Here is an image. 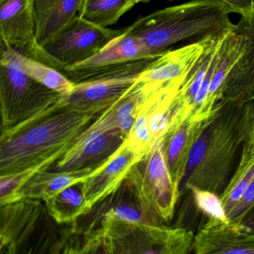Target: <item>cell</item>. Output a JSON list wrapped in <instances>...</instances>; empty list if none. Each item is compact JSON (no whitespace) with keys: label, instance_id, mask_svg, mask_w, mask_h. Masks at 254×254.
Masks as SVG:
<instances>
[{"label":"cell","instance_id":"obj_10","mask_svg":"<svg viewBox=\"0 0 254 254\" xmlns=\"http://www.w3.org/2000/svg\"><path fill=\"white\" fill-rule=\"evenodd\" d=\"M0 38L1 44L53 67L37 41L35 0H0Z\"/></svg>","mask_w":254,"mask_h":254},{"label":"cell","instance_id":"obj_19","mask_svg":"<svg viewBox=\"0 0 254 254\" xmlns=\"http://www.w3.org/2000/svg\"><path fill=\"white\" fill-rule=\"evenodd\" d=\"M82 0H35V35L41 47L78 15Z\"/></svg>","mask_w":254,"mask_h":254},{"label":"cell","instance_id":"obj_23","mask_svg":"<svg viewBox=\"0 0 254 254\" xmlns=\"http://www.w3.org/2000/svg\"><path fill=\"white\" fill-rule=\"evenodd\" d=\"M16 56L24 72L35 81L63 96L72 91L76 83L64 73L16 50Z\"/></svg>","mask_w":254,"mask_h":254},{"label":"cell","instance_id":"obj_15","mask_svg":"<svg viewBox=\"0 0 254 254\" xmlns=\"http://www.w3.org/2000/svg\"><path fill=\"white\" fill-rule=\"evenodd\" d=\"M43 207L38 199L24 198L1 206L0 248L2 254H15L30 236Z\"/></svg>","mask_w":254,"mask_h":254},{"label":"cell","instance_id":"obj_29","mask_svg":"<svg viewBox=\"0 0 254 254\" xmlns=\"http://www.w3.org/2000/svg\"><path fill=\"white\" fill-rule=\"evenodd\" d=\"M251 133L254 136V102H251Z\"/></svg>","mask_w":254,"mask_h":254},{"label":"cell","instance_id":"obj_24","mask_svg":"<svg viewBox=\"0 0 254 254\" xmlns=\"http://www.w3.org/2000/svg\"><path fill=\"white\" fill-rule=\"evenodd\" d=\"M147 94L146 87L136 81V84L126 95L114 104L117 126L126 137L133 127Z\"/></svg>","mask_w":254,"mask_h":254},{"label":"cell","instance_id":"obj_28","mask_svg":"<svg viewBox=\"0 0 254 254\" xmlns=\"http://www.w3.org/2000/svg\"><path fill=\"white\" fill-rule=\"evenodd\" d=\"M242 224L249 229L251 233L254 234V208L241 221Z\"/></svg>","mask_w":254,"mask_h":254},{"label":"cell","instance_id":"obj_26","mask_svg":"<svg viewBox=\"0 0 254 254\" xmlns=\"http://www.w3.org/2000/svg\"><path fill=\"white\" fill-rule=\"evenodd\" d=\"M254 208V178L244 194L239 203L229 214L228 218L235 222L240 223Z\"/></svg>","mask_w":254,"mask_h":254},{"label":"cell","instance_id":"obj_13","mask_svg":"<svg viewBox=\"0 0 254 254\" xmlns=\"http://www.w3.org/2000/svg\"><path fill=\"white\" fill-rule=\"evenodd\" d=\"M143 157L123 144L106 162L82 182L86 214L120 188L132 167Z\"/></svg>","mask_w":254,"mask_h":254},{"label":"cell","instance_id":"obj_8","mask_svg":"<svg viewBox=\"0 0 254 254\" xmlns=\"http://www.w3.org/2000/svg\"><path fill=\"white\" fill-rule=\"evenodd\" d=\"M126 138L117 126L113 105L77 136L64 155L50 169L74 172L97 169L125 143Z\"/></svg>","mask_w":254,"mask_h":254},{"label":"cell","instance_id":"obj_14","mask_svg":"<svg viewBox=\"0 0 254 254\" xmlns=\"http://www.w3.org/2000/svg\"><path fill=\"white\" fill-rule=\"evenodd\" d=\"M209 36L181 48L166 50L140 72L138 82L161 85L185 77L203 53Z\"/></svg>","mask_w":254,"mask_h":254},{"label":"cell","instance_id":"obj_17","mask_svg":"<svg viewBox=\"0 0 254 254\" xmlns=\"http://www.w3.org/2000/svg\"><path fill=\"white\" fill-rule=\"evenodd\" d=\"M96 169H86L74 172H57L51 169L41 171L32 175L23 184L9 203L24 198L38 199L44 201L66 187L85 181Z\"/></svg>","mask_w":254,"mask_h":254},{"label":"cell","instance_id":"obj_6","mask_svg":"<svg viewBox=\"0 0 254 254\" xmlns=\"http://www.w3.org/2000/svg\"><path fill=\"white\" fill-rule=\"evenodd\" d=\"M126 180L147 210L165 222L172 219L181 191L166 163L164 137L132 167Z\"/></svg>","mask_w":254,"mask_h":254},{"label":"cell","instance_id":"obj_3","mask_svg":"<svg viewBox=\"0 0 254 254\" xmlns=\"http://www.w3.org/2000/svg\"><path fill=\"white\" fill-rule=\"evenodd\" d=\"M232 13L220 0H190L141 17L126 31L139 38L153 54L160 56L177 43L195 42L233 27Z\"/></svg>","mask_w":254,"mask_h":254},{"label":"cell","instance_id":"obj_21","mask_svg":"<svg viewBox=\"0 0 254 254\" xmlns=\"http://www.w3.org/2000/svg\"><path fill=\"white\" fill-rule=\"evenodd\" d=\"M44 202L49 215L58 224H69L86 215L82 182L66 187Z\"/></svg>","mask_w":254,"mask_h":254},{"label":"cell","instance_id":"obj_2","mask_svg":"<svg viewBox=\"0 0 254 254\" xmlns=\"http://www.w3.org/2000/svg\"><path fill=\"white\" fill-rule=\"evenodd\" d=\"M102 113L61 110L0 141V176L18 173L23 187L35 173L51 169Z\"/></svg>","mask_w":254,"mask_h":254},{"label":"cell","instance_id":"obj_25","mask_svg":"<svg viewBox=\"0 0 254 254\" xmlns=\"http://www.w3.org/2000/svg\"><path fill=\"white\" fill-rule=\"evenodd\" d=\"M192 193L194 203L200 212L209 218H216L223 221H230L220 196L212 191L191 187L188 189Z\"/></svg>","mask_w":254,"mask_h":254},{"label":"cell","instance_id":"obj_7","mask_svg":"<svg viewBox=\"0 0 254 254\" xmlns=\"http://www.w3.org/2000/svg\"><path fill=\"white\" fill-rule=\"evenodd\" d=\"M158 56L125 28L124 33L113 39L97 54L62 72L75 83L119 74H138Z\"/></svg>","mask_w":254,"mask_h":254},{"label":"cell","instance_id":"obj_9","mask_svg":"<svg viewBox=\"0 0 254 254\" xmlns=\"http://www.w3.org/2000/svg\"><path fill=\"white\" fill-rule=\"evenodd\" d=\"M124 32L125 29L97 26L77 15L50 38L43 49L53 67L63 72L66 68L88 60Z\"/></svg>","mask_w":254,"mask_h":254},{"label":"cell","instance_id":"obj_27","mask_svg":"<svg viewBox=\"0 0 254 254\" xmlns=\"http://www.w3.org/2000/svg\"><path fill=\"white\" fill-rule=\"evenodd\" d=\"M170 2L178 0H169ZM231 8L233 13L239 14L245 20H254V0H220Z\"/></svg>","mask_w":254,"mask_h":254},{"label":"cell","instance_id":"obj_5","mask_svg":"<svg viewBox=\"0 0 254 254\" xmlns=\"http://www.w3.org/2000/svg\"><path fill=\"white\" fill-rule=\"evenodd\" d=\"M103 218L91 242L103 247L105 253L178 254L184 248V232L179 227Z\"/></svg>","mask_w":254,"mask_h":254},{"label":"cell","instance_id":"obj_16","mask_svg":"<svg viewBox=\"0 0 254 254\" xmlns=\"http://www.w3.org/2000/svg\"><path fill=\"white\" fill-rule=\"evenodd\" d=\"M237 26L247 38L243 56L229 72L221 102L244 105L254 102V20L241 18Z\"/></svg>","mask_w":254,"mask_h":254},{"label":"cell","instance_id":"obj_4","mask_svg":"<svg viewBox=\"0 0 254 254\" xmlns=\"http://www.w3.org/2000/svg\"><path fill=\"white\" fill-rule=\"evenodd\" d=\"M0 103L5 140L64 109V96L31 78L20 66L16 50L1 44Z\"/></svg>","mask_w":254,"mask_h":254},{"label":"cell","instance_id":"obj_22","mask_svg":"<svg viewBox=\"0 0 254 254\" xmlns=\"http://www.w3.org/2000/svg\"><path fill=\"white\" fill-rule=\"evenodd\" d=\"M134 5L131 0H82L78 16L93 24L108 28Z\"/></svg>","mask_w":254,"mask_h":254},{"label":"cell","instance_id":"obj_30","mask_svg":"<svg viewBox=\"0 0 254 254\" xmlns=\"http://www.w3.org/2000/svg\"><path fill=\"white\" fill-rule=\"evenodd\" d=\"M131 1L134 2L135 5H136V4L145 3V2H150L151 0H131Z\"/></svg>","mask_w":254,"mask_h":254},{"label":"cell","instance_id":"obj_20","mask_svg":"<svg viewBox=\"0 0 254 254\" xmlns=\"http://www.w3.org/2000/svg\"><path fill=\"white\" fill-rule=\"evenodd\" d=\"M254 178V136L244 143L237 167L220 195L227 216L239 203Z\"/></svg>","mask_w":254,"mask_h":254},{"label":"cell","instance_id":"obj_1","mask_svg":"<svg viewBox=\"0 0 254 254\" xmlns=\"http://www.w3.org/2000/svg\"><path fill=\"white\" fill-rule=\"evenodd\" d=\"M251 133V102H220L213 114L202 123L180 191L194 187L221 195Z\"/></svg>","mask_w":254,"mask_h":254},{"label":"cell","instance_id":"obj_18","mask_svg":"<svg viewBox=\"0 0 254 254\" xmlns=\"http://www.w3.org/2000/svg\"><path fill=\"white\" fill-rule=\"evenodd\" d=\"M203 122L187 119L164 136L166 163L172 181L180 190L191 148L198 136Z\"/></svg>","mask_w":254,"mask_h":254},{"label":"cell","instance_id":"obj_12","mask_svg":"<svg viewBox=\"0 0 254 254\" xmlns=\"http://www.w3.org/2000/svg\"><path fill=\"white\" fill-rule=\"evenodd\" d=\"M197 254H254V234L242 223L209 218L194 235Z\"/></svg>","mask_w":254,"mask_h":254},{"label":"cell","instance_id":"obj_11","mask_svg":"<svg viewBox=\"0 0 254 254\" xmlns=\"http://www.w3.org/2000/svg\"><path fill=\"white\" fill-rule=\"evenodd\" d=\"M139 74H119L76 83L72 91L64 96V109L103 112L136 84Z\"/></svg>","mask_w":254,"mask_h":254}]
</instances>
